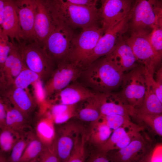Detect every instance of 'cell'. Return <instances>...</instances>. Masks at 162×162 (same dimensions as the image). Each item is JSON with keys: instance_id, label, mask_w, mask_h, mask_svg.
Returning a JSON list of instances; mask_svg holds the SVG:
<instances>
[{"instance_id": "obj_40", "label": "cell", "mask_w": 162, "mask_h": 162, "mask_svg": "<svg viewBox=\"0 0 162 162\" xmlns=\"http://www.w3.org/2000/svg\"><path fill=\"white\" fill-rule=\"evenodd\" d=\"M87 161L108 162L110 161V159L108 153H105L98 149V151L92 153Z\"/></svg>"}, {"instance_id": "obj_48", "label": "cell", "mask_w": 162, "mask_h": 162, "mask_svg": "<svg viewBox=\"0 0 162 162\" xmlns=\"http://www.w3.org/2000/svg\"><path fill=\"white\" fill-rule=\"evenodd\" d=\"M95 2L97 4V2L100 0H94Z\"/></svg>"}, {"instance_id": "obj_11", "label": "cell", "mask_w": 162, "mask_h": 162, "mask_svg": "<svg viewBox=\"0 0 162 162\" xmlns=\"http://www.w3.org/2000/svg\"><path fill=\"white\" fill-rule=\"evenodd\" d=\"M128 15L104 33L85 61L82 70L98 59L109 53L122 39V35L128 29Z\"/></svg>"}, {"instance_id": "obj_4", "label": "cell", "mask_w": 162, "mask_h": 162, "mask_svg": "<svg viewBox=\"0 0 162 162\" xmlns=\"http://www.w3.org/2000/svg\"><path fill=\"white\" fill-rule=\"evenodd\" d=\"M18 44L27 67L38 74L45 83L50 77L56 65L43 46L35 41H22Z\"/></svg>"}, {"instance_id": "obj_46", "label": "cell", "mask_w": 162, "mask_h": 162, "mask_svg": "<svg viewBox=\"0 0 162 162\" xmlns=\"http://www.w3.org/2000/svg\"><path fill=\"white\" fill-rule=\"evenodd\" d=\"M162 30V14L158 18L157 25Z\"/></svg>"}, {"instance_id": "obj_3", "label": "cell", "mask_w": 162, "mask_h": 162, "mask_svg": "<svg viewBox=\"0 0 162 162\" xmlns=\"http://www.w3.org/2000/svg\"><path fill=\"white\" fill-rule=\"evenodd\" d=\"M162 14V0H133L128 16V29L131 32H151Z\"/></svg>"}, {"instance_id": "obj_31", "label": "cell", "mask_w": 162, "mask_h": 162, "mask_svg": "<svg viewBox=\"0 0 162 162\" xmlns=\"http://www.w3.org/2000/svg\"><path fill=\"white\" fill-rule=\"evenodd\" d=\"M45 147L36 135L27 146L19 162H36Z\"/></svg>"}, {"instance_id": "obj_47", "label": "cell", "mask_w": 162, "mask_h": 162, "mask_svg": "<svg viewBox=\"0 0 162 162\" xmlns=\"http://www.w3.org/2000/svg\"><path fill=\"white\" fill-rule=\"evenodd\" d=\"M106 0H100L101 4L103 3Z\"/></svg>"}, {"instance_id": "obj_18", "label": "cell", "mask_w": 162, "mask_h": 162, "mask_svg": "<svg viewBox=\"0 0 162 162\" xmlns=\"http://www.w3.org/2000/svg\"><path fill=\"white\" fill-rule=\"evenodd\" d=\"M23 38L22 41H35V0H14Z\"/></svg>"}, {"instance_id": "obj_27", "label": "cell", "mask_w": 162, "mask_h": 162, "mask_svg": "<svg viewBox=\"0 0 162 162\" xmlns=\"http://www.w3.org/2000/svg\"><path fill=\"white\" fill-rule=\"evenodd\" d=\"M135 109L137 112L144 114H162V104L148 82L142 104L139 108Z\"/></svg>"}, {"instance_id": "obj_38", "label": "cell", "mask_w": 162, "mask_h": 162, "mask_svg": "<svg viewBox=\"0 0 162 162\" xmlns=\"http://www.w3.org/2000/svg\"><path fill=\"white\" fill-rule=\"evenodd\" d=\"M60 162L56 152L55 148L51 149L45 147L37 158L36 162Z\"/></svg>"}, {"instance_id": "obj_17", "label": "cell", "mask_w": 162, "mask_h": 162, "mask_svg": "<svg viewBox=\"0 0 162 162\" xmlns=\"http://www.w3.org/2000/svg\"><path fill=\"white\" fill-rule=\"evenodd\" d=\"M27 68L17 42H13L9 54L0 70V86L10 85L21 71Z\"/></svg>"}, {"instance_id": "obj_21", "label": "cell", "mask_w": 162, "mask_h": 162, "mask_svg": "<svg viewBox=\"0 0 162 162\" xmlns=\"http://www.w3.org/2000/svg\"><path fill=\"white\" fill-rule=\"evenodd\" d=\"M105 56L118 70L124 73L138 66L132 50L125 40L121 39Z\"/></svg>"}, {"instance_id": "obj_7", "label": "cell", "mask_w": 162, "mask_h": 162, "mask_svg": "<svg viewBox=\"0 0 162 162\" xmlns=\"http://www.w3.org/2000/svg\"><path fill=\"white\" fill-rule=\"evenodd\" d=\"M82 29L73 39L68 59L82 69L85 61L104 33L103 29L98 25Z\"/></svg>"}, {"instance_id": "obj_14", "label": "cell", "mask_w": 162, "mask_h": 162, "mask_svg": "<svg viewBox=\"0 0 162 162\" xmlns=\"http://www.w3.org/2000/svg\"><path fill=\"white\" fill-rule=\"evenodd\" d=\"M62 124L56 129L54 144L60 162H68L76 138L83 128L72 122Z\"/></svg>"}, {"instance_id": "obj_39", "label": "cell", "mask_w": 162, "mask_h": 162, "mask_svg": "<svg viewBox=\"0 0 162 162\" xmlns=\"http://www.w3.org/2000/svg\"><path fill=\"white\" fill-rule=\"evenodd\" d=\"M148 83L162 104V84L157 82L154 77V74L148 73L146 70Z\"/></svg>"}, {"instance_id": "obj_33", "label": "cell", "mask_w": 162, "mask_h": 162, "mask_svg": "<svg viewBox=\"0 0 162 162\" xmlns=\"http://www.w3.org/2000/svg\"><path fill=\"white\" fill-rule=\"evenodd\" d=\"M86 137L83 129L76 138L68 162H83L85 161V146Z\"/></svg>"}, {"instance_id": "obj_13", "label": "cell", "mask_w": 162, "mask_h": 162, "mask_svg": "<svg viewBox=\"0 0 162 162\" xmlns=\"http://www.w3.org/2000/svg\"><path fill=\"white\" fill-rule=\"evenodd\" d=\"M0 98L21 112L27 118L35 110L38 103L28 89L12 85L0 87Z\"/></svg>"}, {"instance_id": "obj_15", "label": "cell", "mask_w": 162, "mask_h": 162, "mask_svg": "<svg viewBox=\"0 0 162 162\" xmlns=\"http://www.w3.org/2000/svg\"><path fill=\"white\" fill-rule=\"evenodd\" d=\"M132 2L133 0H107L101 4L98 15L104 33L128 15Z\"/></svg>"}, {"instance_id": "obj_23", "label": "cell", "mask_w": 162, "mask_h": 162, "mask_svg": "<svg viewBox=\"0 0 162 162\" xmlns=\"http://www.w3.org/2000/svg\"><path fill=\"white\" fill-rule=\"evenodd\" d=\"M101 116L97 93L76 104L75 116L82 121L92 122Z\"/></svg>"}, {"instance_id": "obj_43", "label": "cell", "mask_w": 162, "mask_h": 162, "mask_svg": "<svg viewBox=\"0 0 162 162\" xmlns=\"http://www.w3.org/2000/svg\"><path fill=\"white\" fill-rule=\"evenodd\" d=\"M72 4L88 6L96 5L94 0H65Z\"/></svg>"}, {"instance_id": "obj_10", "label": "cell", "mask_w": 162, "mask_h": 162, "mask_svg": "<svg viewBox=\"0 0 162 162\" xmlns=\"http://www.w3.org/2000/svg\"><path fill=\"white\" fill-rule=\"evenodd\" d=\"M141 132L126 147L108 153L110 161L139 162L147 158L154 147L151 139Z\"/></svg>"}, {"instance_id": "obj_1", "label": "cell", "mask_w": 162, "mask_h": 162, "mask_svg": "<svg viewBox=\"0 0 162 162\" xmlns=\"http://www.w3.org/2000/svg\"><path fill=\"white\" fill-rule=\"evenodd\" d=\"M124 74L104 56L82 70L78 80L96 93L109 92L121 86Z\"/></svg>"}, {"instance_id": "obj_8", "label": "cell", "mask_w": 162, "mask_h": 162, "mask_svg": "<svg viewBox=\"0 0 162 162\" xmlns=\"http://www.w3.org/2000/svg\"><path fill=\"white\" fill-rule=\"evenodd\" d=\"M150 32L145 31L131 32L130 36L125 41L132 49L137 62L143 66L148 73L154 74L156 66L161 60L149 42L148 35Z\"/></svg>"}, {"instance_id": "obj_9", "label": "cell", "mask_w": 162, "mask_h": 162, "mask_svg": "<svg viewBox=\"0 0 162 162\" xmlns=\"http://www.w3.org/2000/svg\"><path fill=\"white\" fill-rule=\"evenodd\" d=\"M82 70L80 68L68 61L58 64L44 86L43 91L46 100L77 81Z\"/></svg>"}, {"instance_id": "obj_41", "label": "cell", "mask_w": 162, "mask_h": 162, "mask_svg": "<svg viewBox=\"0 0 162 162\" xmlns=\"http://www.w3.org/2000/svg\"><path fill=\"white\" fill-rule=\"evenodd\" d=\"M147 161L149 162H162V144L154 147Z\"/></svg>"}, {"instance_id": "obj_19", "label": "cell", "mask_w": 162, "mask_h": 162, "mask_svg": "<svg viewBox=\"0 0 162 162\" xmlns=\"http://www.w3.org/2000/svg\"><path fill=\"white\" fill-rule=\"evenodd\" d=\"M96 94L77 80L53 95L51 97H53L52 99L49 102L52 104L74 105Z\"/></svg>"}, {"instance_id": "obj_45", "label": "cell", "mask_w": 162, "mask_h": 162, "mask_svg": "<svg viewBox=\"0 0 162 162\" xmlns=\"http://www.w3.org/2000/svg\"><path fill=\"white\" fill-rule=\"evenodd\" d=\"M155 80L162 84V62L160 66L156 72H154Z\"/></svg>"}, {"instance_id": "obj_2", "label": "cell", "mask_w": 162, "mask_h": 162, "mask_svg": "<svg viewBox=\"0 0 162 162\" xmlns=\"http://www.w3.org/2000/svg\"><path fill=\"white\" fill-rule=\"evenodd\" d=\"M48 0L58 19L72 29L98 25V9L96 5L77 4L65 0Z\"/></svg>"}, {"instance_id": "obj_30", "label": "cell", "mask_w": 162, "mask_h": 162, "mask_svg": "<svg viewBox=\"0 0 162 162\" xmlns=\"http://www.w3.org/2000/svg\"><path fill=\"white\" fill-rule=\"evenodd\" d=\"M35 136V134L31 131L23 133L13 148L7 160L8 161L19 162L27 146Z\"/></svg>"}, {"instance_id": "obj_24", "label": "cell", "mask_w": 162, "mask_h": 162, "mask_svg": "<svg viewBox=\"0 0 162 162\" xmlns=\"http://www.w3.org/2000/svg\"><path fill=\"white\" fill-rule=\"evenodd\" d=\"M91 125L87 139L98 148L107 140L113 131L107 125L102 116L97 120L91 122Z\"/></svg>"}, {"instance_id": "obj_34", "label": "cell", "mask_w": 162, "mask_h": 162, "mask_svg": "<svg viewBox=\"0 0 162 162\" xmlns=\"http://www.w3.org/2000/svg\"><path fill=\"white\" fill-rule=\"evenodd\" d=\"M134 124L133 123L130 125L120 127L114 130L107 140L98 149L106 153L114 150L121 136Z\"/></svg>"}, {"instance_id": "obj_44", "label": "cell", "mask_w": 162, "mask_h": 162, "mask_svg": "<svg viewBox=\"0 0 162 162\" xmlns=\"http://www.w3.org/2000/svg\"><path fill=\"white\" fill-rule=\"evenodd\" d=\"M5 12L4 0H0V26L2 24Z\"/></svg>"}, {"instance_id": "obj_42", "label": "cell", "mask_w": 162, "mask_h": 162, "mask_svg": "<svg viewBox=\"0 0 162 162\" xmlns=\"http://www.w3.org/2000/svg\"><path fill=\"white\" fill-rule=\"evenodd\" d=\"M7 111L5 106L2 99H0V130L6 127Z\"/></svg>"}, {"instance_id": "obj_5", "label": "cell", "mask_w": 162, "mask_h": 162, "mask_svg": "<svg viewBox=\"0 0 162 162\" xmlns=\"http://www.w3.org/2000/svg\"><path fill=\"white\" fill-rule=\"evenodd\" d=\"M75 36L73 29L60 20L46 40L43 46L56 65L68 61Z\"/></svg>"}, {"instance_id": "obj_6", "label": "cell", "mask_w": 162, "mask_h": 162, "mask_svg": "<svg viewBox=\"0 0 162 162\" xmlns=\"http://www.w3.org/2000/svg\"><path fill=\"white\" fill-rule=\"evenodd\" d=\"M121 92L129 104L136 109L142 105L147 87L146 70L137 66L124 74Z\"/></svg>"}, {"instance_id": "obj_20", "label": "cell", "mask_w": 162, "mask_h": 162, "mask_svg": "<svg viewBox=\"0 0 162 162\" xmlns=\"http://www.w3.org/2000/svg\"><path fill=\"white\" fill-rule=\"evenodd\" d=\"M5 12L0 29L7 34L11 42L23 40L22 30L14 0H4Z\"/></svg>"}, {"instance_id": "obj_29", "label": "cell", "mask_w": 162, "mask_h": 162, "mask_svg": "<svg viewBox=\"0 0 162 162\" xmlns=\"http://www.w3.org/2000/svg\"><path fill=\"white\" fill-rule=\"evenodd\" d=\"M139 122L144 124L155 133L162 137V114H144L136 111L134 109L131 117Z\"/></svg>"}, {"instance_id": "obj_16", "label": "cell", "mask_w": 162, "mask_h": 162, "mask_svg": "<svg viewBox=\"0 0 162 162\" xmlns=\"http://www.w3.org/2000/svg\"><path fill=\"white\" fill-rule=\"evenodd\" d=\"M101 116L119 114L131 117L135 108L130 105L121 92L97 93Z\"/></svg>"}, {"instance_id": "obj_22", "label": "cell", "mask_w": 162, "mask_h": 162, "mask_svg": "<svg viewBox=\"0 0 162 162\" xmlns=\"http://www.w3.org/2000/svg\"><path fill=\"white\" fill-rule=\"evenodd\" d=\"M39 118L36 123L35 134L45 146L54 148L56 137L54 123L50 116L45 111L39 113Z\"/></svg>"}, {"instance_id": "obj_32", "label": "cell", "mask_w": 162, "mask_h": 162, "mask_svg": "<svg viewBox=\"0 0 162 162\" xmlns=\"http://www.w3.org/2000/svg\"><path fill=\"white\" fill-rule=\"evenodd\" d=\"M39 80H41L40 79L38 74L26 68L21 71L10 85L26 89L29 85H34Z\"/></svg>"}, {"instance_id": "obj_36", "label": "cell", "mask_w": 162, "mask_h": 162, "mask_svg": "<svg viewBox=\"0 0 162 162\" xmlns=\"http://www.w3.org/2000/svg\"><path fill=\"white\" fill-rule=\"evenodd\" d=\"M103 116L107 125L113 131L120 127L128 125L133 123L131 122L130 117L128 116L119 114Z\"/></svg>"}, {"instance_id": "obj_37", "label": "cell", "mask_w": 162, "mask_h": 162, "mask_svg": "<svg viewBox=\"0 0 162 162\" xmlns=\"http://www.w3.org/2000/svg\"><path fill=\"white\" fill-rule=\"evenodd\" d=\"M12 44L9 37L0 29V70L3 67Z\"/></svg>"}, {"instance_id": "obj_25", "label": "cell", "mask_w": 162, "mask_h": 162, "mask_svg": "<svg viewBox=\"0 0 162 162\" xmlns=\"http://www.w3.org/2000/svg\"><path fill=\"white\" fill-rule=\"evenodd\" d=\"M76 105L52 104L47 101L44 110L50 116L55 124L60 125L75 116Z\"/></svg>"}, {"instance_id": "obj_28", "label": "cell", "mask_w": 162, "mask_h": 162, "mask_svg": "<svg viewBox=\"0 0 162 162\" xmlns=\"http://www.w3.org/2000/svg\"><path fill=\"white\" fill-rule=\"evenodd\" d=\"M0 130L1 152L2 153H10L23 133H20L7 127Z\"/></svg>"}, {"instance_id": "obj_26", "label": "cell", "mask_w": 162, "mask_h": 162, "mask_svg": "<svg viewBox=\"0 0 162 162\" xmlns=\"http://www.w3.org/2000/svg\"><path fill=\"white\" fill-rule=\"evenodd\" d=\"M2 99L7 111L6 127L21 133L30 131L26 130L28 128V118L20 111Z\"/></svg>"}, {"instance_id": "obj_12", "label": "cell", "mask_w": 162, "mask_h": 162, "mask_svg": "<svg viewBox=\"0 0 162 162\" xmlns=\"http://www.w3.org/2000/svg\"><path fill=\"white\" fill-rule=\"evenodd\" d=\"M34 32L36 41L43 46L59 20L48 0H35Z\"/></svg>"}, {"instance_id": "obj_35", "label": "cell", "mask_w": 162, "mask_h": 162, "mask_svg": "<svg viewBox=\"0 0 162 162\" xmlns=\"http://www.w3.org/2000/svg\"><path fill=\"white\" fill-rule=\"evenodd\" d=\"M149 42L155 52L162 60V30L157 25L148 35Z\"/></svg>"}]
</instances>
